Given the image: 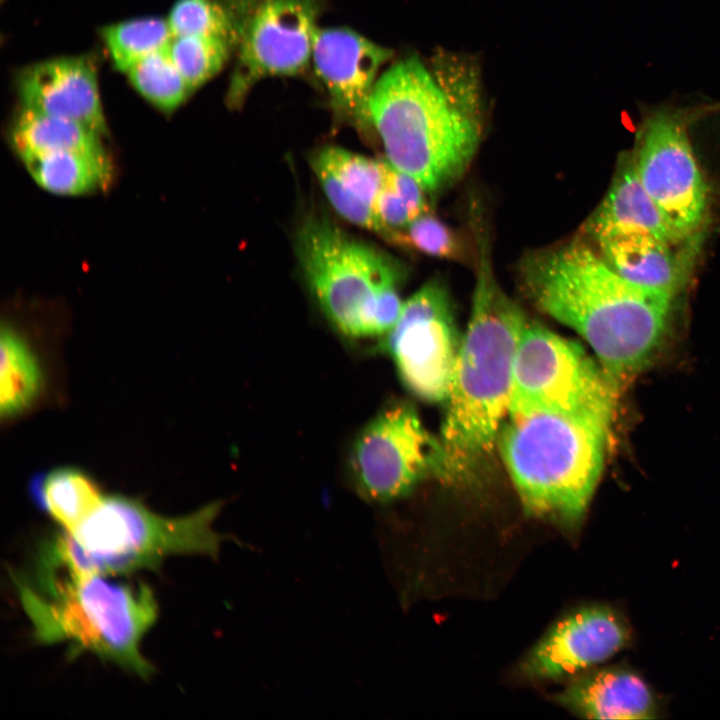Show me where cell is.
<instances>
[{"mask_svg":"<svg viewBox=\"0 0 720 720\" xmlns=\"http://www.w3.org/2000/svg\"><path fill=\"white\" fill-rule=\"evenodd\" d=\"M127 73L133 87L165 113L176 110L191 93L167 48L139 60Z\"/></svg>","mask_w":720,"mask_h":720,"instance_id":"cell-25","label":"cell"},{"mask_svg":"<svg viewBox=\"0 0 720 720\" xmlns=\"http://www.w3.org/2000/svg\"><path fill=\"white\" fill-rule=\"evenodd\" d=\"M616 392L578 343L526 323L515 355L508 417L555 413L610 423Z\"/></svg>","mask_w":720,"mask_h":720,"instance_id":"cell-8","label":"cell"},{"mask_svg":"<svg viewBox=\"0 0 720 720\" xmlns=\"http://www.w3.org/2000/svg\"><path fill=\"white\" fill-rule=\"evenodd\" d=\"M29 491L34 502L69 533L91 515L104 497L96 482L74 467L35 474Z\"/></svg>","mask_w":720,"mask_h":720,"instance_id":"cell-20","label":"cell"},{"mask_svg":"<svg viewBox=\"0 0 720 720\" xmlns=\"http://www.w3.org/2000/svg\"><path fill=\"white\" fill-rule=\"evenodd\" d=\"M114 66L123 72L146 56L168 47L173 33L168 21L138 18L106 26L101 31Z\"/></svg>","mask_w":720,"mask_h":720,"instance_id":"cell-24","label":"cell"},{"mask_svg":"<svg viewBox=\"0 0 720 720\" xmlns=\"http://www.w3.org/2000/svg\"><path fill=\"white\" fill-rule=\"evenodd\" d=\"M312 165L325 168L346 193L374 211L375 202L385 183L387 161L327 146L313 156Z\"/></svg>","mask_w":720,"mask_h":720,"instance_id":"cell-23","label":"cell"},{"mask_svg":"<svg viewBox=\"0 0 720 720\" xmlns=\"http://www.w3.org/2000/svg\"><path fill=\"white\" fill-rule=\"evenodd\" d=\"M0 412L14 417L28 409L43 386L39 360L25 338L9 325L1 328Z\"/></svg>","mask_w":720,"mask_h":720,"instance_id":"cell-22","label":"cell"},{"mask_svg":"<svg viewBox=\"0 0 720 720\" xmlns=\"http://www.w3.org/2000/svg\"><path fill=\"white\" fill-rule=\"evenodd\" d=\"M221 506L213 502L186 516L167 518L137 499L109 495L74 532L68 533L81 548L92 573L122 575L154 568L172 554L215 557L224 540L213 528Z\"/></svg>","mask_w":720,"mask_h":720,"instance_id":"cell-6","label":"cell"},{"mask_svg":"<svg viewBox=\"0 0 720 720\" xmlns=\"http://www.w3.org/2000/svg\"><path fill=\"white\" fill-rule=\"evenodd\" d=\"M393 51L347 28L318 29L311 60L334 111L370 126L368 104L378 72Z\"/></svg>","mask_w":720,"mask_h":720,"instance_id":"cell-13","label":"cell"},{"mask_svg":"<svg viewBox=\"0 0 720 720\" xmlns=\"http://www.w3.org/2000/svg\"><path fill=\"white\" fill-rule=\"evenodd\" d=\"M349 465L359 495L377 503L407 495L429 475L447 477L440 441L407 404L383 409L361 430Z\"/></svg>","mask_w":720,"mask_h":720,"instance_id":"cell-11","label":"cell"},{"mask_svg":"<svg viewBox=\"0 0 720 720\" xmlns=\"http://www.w3.org/2000/svg\"><path fill=\"white\" fill-rule=\"evenodd\" d=\"M388 166L384 186L375 202L374 213L381 225V235L405 227L411 221L409 208L388 177Z\"/></svg>","mask_w":720,"mask_h":720,"instance_id":"cell-29","label":"cell"},{"mask_svg":"<svg viewBox=\"0 0 720 720\" xmlns=\"http://www.w3.org/2000/svg\"><path fill=\"white\" fill-rule=\"evenodd\" d=\"M388 177L407 204L412 220L428 212V205L424 196L426 192L422 186L410 175H407L389 164Z\"/></svg>","mask_w":720,"mask_h":720,"instance_id":"cell-30","label":"cell"},{"mask_svg":"<svg viewBox=\"0 0 720 720\" xmlns=\"http://www.w3.org/2000/svg\"><path fill=\"white\" fill-rule=\"evenodd\" d=\"M609 422L555 413L504 421L498 446L528 514L576 526L599 481Z\"/></svg>","mask_w":720,"mask_h":720,"instance_id":"cell-5","label":"cell"},{"mask_svg":"<svg viewBox=\"0 0 720 720\" xmlns=\"http://www.w3.org/2000/svg\"><path fill=\"white\" fill-rule=\"evenodd\" d=\"M584 232L595 242L620 234L647 233L669 243H681L642 185L634 155L621 161L606 196L586 222Z\"/></svg>","mask_w":720,"mask_h":720,"instance_id":"cell-18","label":"cell"},{"mask_svg":"<svg viewBox=\"0 0 720 720\" xmlns=\"http://www.w3.org/2000/svg\"><path fill=\"white\" fill-rule=\"evenodd\" d=\"M296 247L307 282L330 322L348 337H379V302L398 288L399 264L320 217L304 222Z\"/></svg>","mask_w":720,"mask_h":720,"instance_id":"cell-7","label":"cell"},{"mask_svg":"<svg viewBox=\"0 0 720 720\" xmlns=\"http://www.w3.org/2000/svg\"><path fill=\"white\" fill-rule=\"evenodd\" d=\"M599 254L630 282L673 295L686 281L691 247L669 243L647 233H628L596 241Z\"/></svg>","mask_w":720,"mask_h":720,"instance_id":"cell-16","label":"cell"},{"mask_svg":"<svg viewBox=\"0 0 720 720\" xmlns=\"http://www.w3.org/2000/svg\"><path fill=\"white\" fill-rule=\"evenodd\" d=\"M173 36H207L224 40L235 49L231 15L219 0H178L168 18Z\"/></svg>","mask_w":720,"mask_h":720,"instance_id":"cell-28","label":"cell"},{"mask_svg":"<svg viewBox=\"0 0 720 720\" xmlns=\"http://www.w3.org/2000/svg\"><path fill=\"white\" fill-rule=\"evenodd\" d=\"M556 701L589 719H650L655 701L644 680L624 668L586 673L556 695Z\"/></svg>","mask_w":720,"mask_h":720,"instance_id":"cell-17","label":"cell"},{"mask_svg":"<svg viewBox=\"0 0 720 720\" xmlns=\"http://www.w3.org/2000/svg\"><path fill=\"white\" fill-rule=\"evenodd\" d=\"M236 33L228 104L242 105L262 79L304 74L318 31L321 0H219Z\"/></svg>","mask_w":720,"mask_h":720,"instance_id":"cell-10","label":"cell"},{"mask_svg":"<svg viewBox=\"0 0 720 720\" xmlns=\"http://www.w3.org/2000/svg\"><path fill=\"white\" fill-rule=\"evenodd\" d=\"M384 238L394 245L411 248L429 256L454 261L467 259L464 241L448 225L428 212L401 229L387 232Z\"/></svg>","mask_w":720,"mask_h":720,"instance_id":"cell-27","label":"cell"},{"mask_svg":"<svg viewBox=\"0 0 720 720\" xmlns=\"http://www.w3.org/2000/svg\"><path fill=\"white\" fill-rule=\"evenodd\" d=\"M709 105H662L646 112L639 129L636 170L642 185L680 242L703 224L708 187L689 137V126Z\"/></svg>","mask_w":720,"mask_h":720,"instance_id":"cell-9","label":"cell"},{"mask_svg":"<svg viewBox=\"0 0 720 720\" xmlns=\"http://www.w3.org/2000/svg\"><path fill=\"white\" fill-rule=\"evenodd\" d=\"M478 233L472 309L446 398L440 444L447 477L463 473L493 448L508 417L516 350L527 323L495 280Z\"/></svg>","mask_w":720,"mask_h":720,"instance_id":"cell-4","label":"cell"},{"mask_svg":"<svg viewBox=\"0 0 720 720\" xmlns=\"http://www.w3.org/2000/svg\"><path fill=\"white\" fill-rule=\"evenodd\" d=\"M461 341L448 293L433 280L404 302L398 321L379 346L406 387L434 403L449 394Z\"/></svg>","mask_w":720,"mask_h":720,"instance_id":"cell-12","label":"cell"},{"mask_svg":"<svg viewBox=\"0 0 720 720\" xmlns=\"http://www.w3.org/2000/svg\"><path fill=\"white\" fill-rule=\"evenodd\" d=\"M85 574L69 564L47 540L33 569L13 575L36 640L66 642L71 651H88L148 678L153 667L140 642L157 618V603L143 582Z\"/></svg>","mask_w":720,"mask_h":720,"instance_id":"cell-3","label":"cell"},{"mask_svg":"<svg viewBox=\"0 0 720 720\" xmlns=\"http://www.w3.org/2000/svg\"><path fill=\"white\" fill-rule=\"evenodd\" d=\"M387 162L428 192L457 181L480 142L479 73L464 58L439 54L392 64L376 82L368 104Z\"/></svg>","mask_w":720,"mask_h":720,"instance_id":"cell-2","label":"cell"},{"mask_svg":"<svg viewBox=\"0 0 720 720\" xmlns=\"http://www.w3.org/2000/svg\"><path fill=\"white\" fill-rule=\"evenodd\" d=\"M630 641L623 618L606 607L578 610L556 623L523 660L533 679H559L605 661Z\"/></svg>","mask_w":720,"mask_h":720,"instance_id":"cell-14","label":"cell"},{"mask_svg":"<svg viewBox=\"0 0 720 720\" xmlns=\"http://www.w3.org/2000/svg\"><path fill=\"white\" fill-rule=\"evenodd\" d=\"M33 180L59 195H84L107 189L113 178L105 151L65 150L21 158Z\"/></svg>","mask_w":720,"mask_h":720,"instance_id":"cell-19","label":"cell"},{"mask_svg":"<svg viewBox=\"0 0 720 720\" xmlns=\"http://www.w3.org/2000/svg\"><path fill=\"white\" fill-rule=\"evenodd\" d=\"M167 50L191 92L216 75L234 47L207 36H173Z\"/></svg>","mask_w":720,"mask_h":720,"instance_id":"cell-26","label":"cell"},{"mask_svg":"<svg viewBox=\"0 0 720 720\" xmlns=\"http://www.w3.org/2000/svg\"><path fill=\"white\" fill-rule=\"evenodd\" d=\"M519 274L540 310L590 344L617 389L662 342L674 295L623 278L584 240L529 253Z\"/></svg>","mask_w":720,"mask_h":720,"instance_id":"cell-1","label":"cell"},{"mask_svg":"<svg viewBox=\"0 0 720 720\" xmlns=\"http://www.w3.org/2000/svg\"><path fill=\"white\" fill-rule=\"evenodd\" d=\"M101 136L79 122L23 107L10 132L12 146L20 159L65 150L104 149Z\"/></svg>","mask_w":720,"mask_h":720,"instance_id":"cell-21","label":"cell"},{"mask_svg":"<svg viewBox=\"0 0 720 720\" xmlns=\"http://www.w3.org/2000/svg\"><path fill=\"white\" fill-rule=\"evenodd\" d=\"M23 108L107 131L97 73L87 57H60L25 68L17 80Z\"/></svg>","mask_w":720,"mask_h":720,"instance_id":"cell-15","label":"cell"}]
</instances>
